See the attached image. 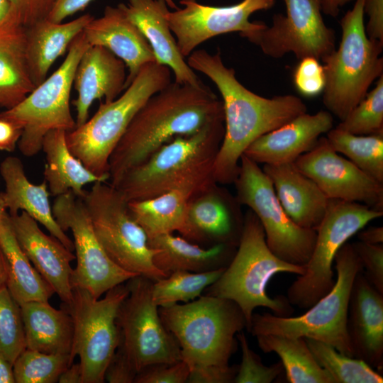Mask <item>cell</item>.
Returning a JSON list of instances; mask_svg holds the SVG:
<instances>
[{
    "label": "cell",
    "instance_id": "cell-1",
    "mask_svg": "<svg viewBox=\"0 0 383 383\" xmlns=\"http://www.w3.org/2000/svg\"><path fill=\"white\" fill-rule=\"evenodd\" d=\"M187 62L207 76L222 97L225 132L213 168L218 184L234 182L240 157L254 140L307 111L306 104L294 95L265 98L245 88L236 79L235 70L225 66L219 51L211 55L194 50Z\"/></svg>",
    "mask_w": 383,
    "mask_h": 383
},
{
    "label": "cell",
    "instance_id": "cell-2",
    "mask_svg": "<svg viewBox=\"0 0 383 383\" xmlns=\"http://www.w3.org/2000/svg\"><path fill=\"white\" fill-rule=\"evenodd\" d=\"M219 120H224L223 102L208 86L171 82L139 109L113 150L109 161L110 184L115 185L175 138L193 135Z\"/></svg>",
    "mask_w": 383,
    "mask_h": 383
},
{
    "label": "cell",
    "instance_id": "cell-3",
    "mask_svg": "<svg viewBox=\"0 0 383 383\" xmlns=\"http://www.w3.org/2000/svg\"><path fill=\"white\" fill-rule=\"evenodd\" d=\"M225 132L224 120L165 144L113 185L128 201L179 191L192 197L216 183L213 168Z\"/></svg>",
    "mask_w": 383,
    "mask_h": 383
},
{
    "label": "cell",
    "instance_id": "cell-4",
    "mask_svg": "<svg viewBox=\"0 0 383 383\" xmlns=\"http://www.w3.org/2000/svg\"><path fill=\"white\" fill-rule=\"evenodd\" d=\"M158 309L189 372L230 366L238 345L236 335L247 327L245 317L234 301L205 294L186 304Z\"/></svg>",
    "mask_w": 383,
    "mask_h": 383
},
{
    "label": "cell",
    "instance_id": "cell-5",
    "mask_svg": "<svg viewBox=\"0 0 383 383\" xmlns=\"http://www.w3.org/2000/svg\"><path fill=\"white\" fill-rule=\"evenodd\" d=\"M304 271V266L286 262L270 250L262 224L248 209L236 251L218 279L205 289L206 294L234 301L243 313L248 330L257 307L267 308L277 316H292L294 309L287 296L270 297L267 284L276 274L301 275Z\"/></svg>",
    "mask_w": 383,
    "mask_h": 383
},
{
    "label": "cell",
    "instance_id": "cell-6",
    "mask_svg": "<svg viewBox=\"0 0 383 383\" xmlns=\"http://www.w3.org/2000/svg\"><path fill=\"white\" fill-rule=\"evenodd\" d=\"M171 72L157 62L143 66L120 96L101 102L91 118L67 132L71 152L93 174L109 180V161L113 150L139 109L171 82Z\"/></svg>",
    "mask_w": 383,
    "mask_h": 383
},
{
    "label": "cell",
    "instance_id": "cell-7",
    "mask_svg": "<svg viewBox=\"0 0 383 383\" xmlns=\"http://www.w3.org/2000/svg\"><path fill=\"white\" fill-rule=\"evenodd\" d=\"M364 3L356 0L344 15L338 48L321 60L326 74L323 103L340 121L363 99L383 71V43L367 35Z\"/></svg>",
    "mask_w": 383,
    "mask_h": 383
},
{
    "label": "cell",
    "instance_id": "cell-8",
    "mask_svg": "<svg viewBox=\"0 0 383 383\" xmlns=\"http://www.w3.org/2000/svg\"><path fill=\"white\" fill-rule=\"evenodd\" d=\"M334 261L337 274L334 286L306 313L296 317L253 313L248 331L253 336L272 334L311 338L355 357L347 330L348 310L354 279L362 268L352 244L347 242L339 249Z\"/></svg>",
    "mask_w": 383,
    "mask_h": 383
},
{
    "label": "cell",
    "instance_id": "cell-9",
    "mask_svg": "<svg viewBox=\"0 0 383 383\" xmlns=\"http://www.w3.org/2000/svg\"><path fill=\"white\" fill-rule=\"evenodd\" d=\"M89 46L83 32L81 33L70 44L68 53L57 70L21 101L0 113V118L22 130L17 146L23 155L31 157L38 154L49 131L68 132L75 128L76 122L70 111V94L78 62Z\"/></svg>",
    "mask_w": 383,
    "mask_h": 383
},
{
    "label": "cell",
    "instance_id": "cell-10",
    "mask_svg": "<svg viewBox=\"0 0 383 383\" xmlns=\"http://www.w3.org/2000/svg\"><path fill=\"white\" fill-rule=\"evenodd\" d=\"M94 233L108 256L122 269L156 281L167 277L153 262L156 250L135 221L128 201L111 184L97 182L82 199Z\"/></svg>",
    "mask_w": 383,
    "mask_h": 383
},
{
    "label": "cell",
    "instance_id": "cell-11",
    "mask_svg": "<svg viewBox=\"0 0 383 383\" xmlns=\"http://www.w3.org/2000/svg\"><path fill=\"white\" fill-rule=\"evenodd\" d=\"M383 216L358 202L329 199L325 215L316 228L311 255L287 289V298L292 306L308 309L326 295L335 284L333 262L339 249L370 221Z\"/></svg>",
    "mask_w": 383,
    "mask_h": 383
},
{
    "label": "cell",
    "instance_id": "cell-12",
    "mask_svg": "<svg viewBox=\"0 0 383 383\" xmlns=\"http://www.w3.org/2000/svg\"><path fill=\"white\" fill-rule=\"evenodd\" d=\"M73 298L64 304L73 321L70 357L77 355L82 371V383H102L106 367L120 343L116 317L120 305L128 294L124 283L94 298L88 292L72 289Z\"/></svg>",
    "mask_w": 383,
    "mask_h": 383
},
{
    "label": "cell",
    "instance_id": "cell-13",
    "mask_svg": "<svg viewBox=\"0 0 383 383\" xmlns=\"http://www.w3.org/2000/svg\"><path fill=\"white\" fill-rule=\"evenodd\" d=\"M235 197L257 217L270 250L282 260L304 266L316 238V231L296 225L287 214L273 185L259 164L243 155L234 181Z\"/></svg>",
    "mask_w": 383,
    "mask_h": 383
},
{
    "label": "cell",
    "instance_id": "cell-14",
    "mask_svg": "<svg viewBox=\"0 0 383 383\" xmlns=\"http://www.w3.org/2000/svg\"><path fill=\"white\" fill-rule=\"evenodd\" d=\"M152 282L141 275L128 280V294L116 317L119 345L138 373L152 365L182 360L179 344L164 326L152 299Z\"/></svg>",
    "mask_w": 383,
    "mask_h": 383
},
{
    "label": "cell",
    "instance_id": "cell-15",
    "mask_svg": "<svg viewBox=\"0 0 383 383\" xmlns=\"http://www.w3.org/2000/svg\"><path fill=\"white\" fill-rule=\"evenodd\" d=\"M53 216L65 231L71 230L77 265L71 284L99 299L109 289L138 276L117 265L99 242L82 199L72 192L56 196Z\"/></svg>",
    "mask_w": 383,
    "mask_h": 383
},
{
    "label": "cell",
    "instance_id": "cell-16",
    "mask_svg": "<svg viewBox=\"0 0 383 383\" xmlns=\"http://www.w3.org/2000/svg\"><path fill=\"white\" fill-rule=\"evenodd\" d=\"M284 1L286 15H274L271 26L246 39L274 58L292 52L299 60L313 57L319 60L335 49L334 30L326 26L322 16V0Z\"/></svg>",
    "mask_w": 383,
    "mask_h": 383
},
{
    "label": "cell",
    "instance_id": "cell-17",
    "mask_svg": "<svg viewBox=\"0 0 383 383\" xmlns=\"http://www.w3.org/2000/svg\"><path fill=\"white\" fill-rule=\"evenodd\" d=\"M183 8L168 11L166 19L175 35L177 46L185 57L206 40L218 35L238 32L246 38L265 28L262 21H250L255 12L272 8L275 0H243L226 6H212L196 0H181Z\"/></svg>",
    "mask_w": 383,
    "mask_h": 383
},
{
    "label": "cell",
    "instance_id": "cell-18",
    "mask_svg": "<svg viewBox=\"0 0 383 383\" xmlns=\"http://www.w3.org/2000/svg\"><path fill=\"white\" fill-rule=\"evenodd\" d=\"M294 164L328 198L358 202L383 211V184L340 156L326 137H320L314 146Z\"/></svg>",
    "mask_w": 383,
    "mask_h": 383
},
{
    "label": "cell",
    "instance_id": "cell-19",
    "mask_svg": "<svg viewBox=\"0 0 383 383\" xmlns=\"http://www.w3.org/2000/svg\"><path fill=\"white\" fill-rule=\"evenodd\" d=\"M240 206L235 196L216 182L189 199L179 233L201 246L219 243L238 246L244 222Z\"/></svg>",
    "mask_w": 383,
    "mask_h": 383
},
{
    "label": "cell",
    "instance_id": "cell-20",
    "mask_svg": "<svg viewBox=\"0 0 383 383\" xmlns=\"http://www.w3.org/2000/svg\"><path fill=\"white\" fill-rule=\"evenodd\" d=\"M9 216L13 233L25 255L63 304H70L73 298L70 263L75 255L57 239L45 233L26 212Z\"/></svg>",
    "mask_w": 383,
    "mask_h": 383
},
{
    "label": "cell",
    "instance_id": "cell-21",
    "mask_svg": "<svg viewBox=\"0 0 383 383\" xmlns=\"http://www.w3.org/2000/svg\"><path fill=\"white\" fill-rule=\"evenodd\" d=\"M347 330L354 357L382 374L383 294L370 283L362 270L352 286Z\"/></svg>",
    "mask_w": 383,
    "mask_h": 383
},
{
    "label": "cell",
    "instance_id": "cell-22",
    "mask_svg": "<svg viewBox=\"0 0 383 383\" xmlns=\"http://www.w3.org/2000/svg\"><path fill=\"white\" fill-rule=\"evenodd\" d=\"M333 126V118L329 111L306 112L257 138L243 155L257 164L292 163L309 151L320 135Z\"/></svg>",
    "mask_w": 383,
    "mask_h": 383
},
{
    "label": "cell",
    "instance_id": "cell-23",
    "mask_svg": "<svg viewBox=\"0 0 383 383\" xmlns=\"http://www.w3.org/2000/svg\"><path fill=\"white\" fill-rule=\"evenodd\" d=\"M126 67L123 60L102 46L90 45L84 51L73 80L78 93L72 101L77 112L76 127L88 120L89 109L95 100L104 97L108 103L119 96L125 89Z\"/></svg>",
    "mask_w": 383,
    "mask_h": 383
},
{
    "label": "cell",
    "instance_id": "cell-24",
    "mask_svg": "<svg viewBox=\"0 0 383 383\" xmlns=\"http://www.w3.org/2000/svg\"><path fill=\"white\" fill-rule=\"evenodd\" d=\"M83 33L90 45L102 46L123 61L128 71L125 89L143 66L156 62L148 40L119 4L107 6L103 16L91 20Z\"/></svg>",
    "mask_w": 383,
    "mask_h": 383
},
{
    "label": "cell",
    "instance_id": "cell-25",
    "mask_svg": "<svg viewBox=\"0 0 383 383\" xmlns=\"http://www.w3.org/2000/svg\"><path fill=\"white\" fill-rule=\"evenodd\" d=\"M119 6L148 40L156 62L173 72L174 82L192 85L203 83L179 50L166 19L169 10L165 0H128L127 4Z\"/></svg>",
    "mask_w": 383,
    "mask_h": 383
},
{
    "label": "cell",
    "instance_id": "cell-26",
    "mask_svg": "<svg viewBox=\"0 0 383 383\" xmlns=\"http://www.w3.org/2000/svg\"><path fill=\"white\" fill-rule=\"evenodd\" d=\"M0 174L5 182V191L0 193V198L9 216L17 215L20 211L26 212L72 252L73 241L53 216L46 182H30L21 160L15 156H8L1 162Z\"/></svg>",
    "mask_w": 383,
    "mask_h": 383
},
{
    "label": "cell",
    "instance_id": "cell-27",
    "mask_svg": "<svg viewBox=\"0 0 383 383\" xmlns=\"http://www.w3.org/2000/svg\"><path fill=\"white\" fill-rule=\"evenodd\" d=\"M262 170L290 218L301 228L316 230L329 201L318 185L301 173L294 162L265 164Z\"/></svg>",
    "mask_w": 383,
    "mask_h": 383
},
{
    "label": "cell",
    "instance_id": "cell-28",
    "mask_svg": "<svg viewBox=\"0 0 383 383\" xmlns=\"http://www.w3.org/2000/svg\"><path fill=\"white\" fill-rule=\"evenodd\" d=\"M34 88L27 64L26 27L11 7L0 20V107H13Z\"/></svg>",
    "mask_w": 383,
    "mask_h": 383
},
{
    "label": "cell",
    "instance_id": "cell-29",
    "mask_svg": "<svg viewBox=\"0 0 383 383\" xmlns=\"http://www.w3.org/2000/svg\"><path fill=\"white\" fill-rule=\"evenodd\" d=\"M148 243L156 250L155 265L166 276L176 271L201 272L227 267L237 249L225 243L203 247L174 233L149 238Z\"/></svg>",
    "mask_w": 383,
    "mask_h": 383
},
{
    "label": "cell",
    "instance_id": "cell-30",
    "mask_svg": "<svg viewBox=\"0 0 383 383\" xmlns=\"http://www.w3.org/2000/svg\"><path fill=\"white\" fill-rule=\"evenodd\" d=\"M93 18L89 13L67 23L45 18L26 27L27 64L35 87L46 79L52 65Z\"/></svg>",
    "mask_w": 383,
    "mask_h": 383
},
{
    "label": "cell",
    "instance_id": "cell-31",
    "mask_svg": "<svg viewBox=\"0 0 383 383\" xmlns=\"http://www.w3.org/2000/svg\"><path fill=\"white\" fill-rule=\"evenodd\" d=\"M20 306L27 349L70 355L74 328L65 308L57 309L43 301H29Z\"/></svg>",
    "mask_w": 383,
    "mask_h": 383
},
{
    "label": "cell",
    "instance_id": "cell-32",
    "mask_svg": "<svg viewBox=\"0 0 383 383\" xmlns=\"http://www.w3.org/2000/svg\"><path fill=\"white\" fill-rule=\"evenodd\" d=\"M67 131L52 130L44 137L42 150L45 154L44 177L49 192L57 196L68 192L83 199L87 191L84 187L106 180L90 172L70 150Z\"/></svg>",
    "mask_w": 383,
    "mask_h": 383
},
{
    "label": "cell",
    "instance_id": "cell-33",
    "mask_svg": "<svg viewBox=\"0 0 383 383\" xmlns=\"http://www.w3.org/2000/svg\"><path fill=\"white\" fill-rule=\"evenodd\" d=\"M0 246L6 262V287L14 300L20 306L33 301H48L55 292L22 250L7 211L0 223Z\"/></svg>",
    "mask_w": 383,
    "mask_h": 383
},
{
    "label": "cell",
    "instance_id": "cell-34",
    "mask_svg": "<svg viewBox=\"0 0 383 383\" xmlns=\"http://www.w3.org/2000/svg\"><path fill=\"white\" fill-rule=\"evenodd\" d=\"M255 337L263 353H275L280 357L289 382L334 383L316 360L306 338L272 334Z\"/></svg>",
    "mask_w": 383,
    "mask_h": 383
},
{
    "label": "cell",
    "instance_id": "cell-35",
    "mask_svg": "<svg viewBox=\"0 0 383 383\" xmlns=\"http://www.w3.org/2000/svg\"><path fill=\"white\" fill-rule=\"evenodd\" d=\"M189 198L184 192L174 191L149 199L128 201V209L149 239L181 231Z\"/></svg>",
    "mask_w": 383,
    "mask_h": 383
},
{
    "label": "cell",
    "instance_id": "cell-36",
    "mask_svg": "<svg viewBox=\"0 0 383 383\" xmlns=\"http://www.w3.org/2000/svg\"><path fill=\"white\" fill-rule=\"evenodd\" d=\"M326 138L338 153L383 184V133L358 135L335 127L327 132Z\"/></svg>",
    "mask_w": 383,
    "mask_h": 383
},
{
    "label": "cell",
    "instance_id": "cell-37",
    "mask_svg": "<svg viewBox=\"0 0 383 383\" xmlns=\"http://www.w3.org/2000/svg\"><path fill=\"white\" fill-rule=\"evenodd\" d=\"M226 267L201 272H174L153 281L152 299L158 307L193 301L218 279Z\"/></svg>",
    "mask_w": 383,
    "mask_h": 383
},
{
    "label": "cell",
    "instance_id": "cell-38",
    "mask_svg": "<svg viewBox=\"0 0 383 383\" xmlns=\"http://www.w3.org/2000/svg\"><path fill=\"white\" fill-rule=\"evenodd\" d=\"M306 341L318 365L334 383H382V374L363 360L347 356L331 345L311 338Z\"/></svg>",
    "mask_w": 383,
    "mask_h": 383
},
{
    "label": "cell",
    "instance_id": "cell-39",
    "mask_svg": "<svg viewBox=\"0 0 383 383\" xmlns=\"http://www.w3.org/2000/svg\"><path fill=\"white\" fill-rule=\"evenodd\" d=\"M72 363L70 354L45 353L26 348L13 362L15 381L16 383H55Z\"/></svg>",
    "mask_w": 383,
    "mask_h": 383
},
{
    "label": "cell",
    "instance_id": "cell-40",
    "mask_svg": "<svg viewBox=\"0 0 383 383\" xmlns=\"http://www.w3.org/2000/svg\"><path fill=\"white\" fill-rule=\"evenodd\" d=\"M26 349L21 306L5 286L0 289V357L13 364Z\"/></svg>",
    "mask_w": 383,
    "mask_h": 383
},
{
    "label": "cell",
    "instance_id": "cell-41",
    "mask_svg": "<svg viewBox=\"0 0 383 383\" xmlns=\"http://www.w3.org/2000/svg\"><path fill=\"white\" fill-rule=\"evenodd\" d=\"M336 127L358 135L383 133V74Z\"/></svg>",
    "mask_w": 383,
    "mask_h": 383
},
{
    "label": "cell",
    "instance_id": "cell-42",
    "mask_svg": "<svg viewBox=\"0 0 383 383\" xmlns=\"http://www.w3.org/2000/svg\"><path fill=\"white\" fill-rule=\"evenodd\" d=\"M236 338L242 351V360L233 382L235 383H270L284 371L282 362L270 366L265 365L260 357L249 346L244 333L239 332Z\"/></svg>",
    "mask_w": 383,
    "mask_h": 383
},
{
    "label": "cell",
    "instance_id": "cell-43",
    "mask_svg": "<svg viewBox=\"0 0 383 383\" xmlns=\"http://www.w3.org/2000/svg\"><path fill=\"white\" fill-rule=\"evenodd\" d=\"M293 80L296 90L305 96H315L323 92L326 85L323 66L313 57L300 60L295 67Z\"/></svg>",
    "mask_w": 383,
    "mask_h": 383
},
{
    "label": "cell",
    "instance_id": "cell-44",
    "mask_svg": "<svg viewBox=\"0 0 383 383\" xmlns=\"http://www.w3.org/2000/svg\"><path fill=\"white\" fill-rule=\"evenodd\" d=\"M358 257L362 273L370 283L383 294V245L361 241L351 243Z\"/></svg>",
    "mask_w": 383,
    "mask_h": 383
},
{
    "label": "cell",
    "instance_id": "cell-45",
    "mask_svg": "<svg viewBox=\"0 0 383 383\" xmlns=\"http://www.w3.org/2000/svg\"><path fill=\"white\" fill-rule=\"evenodd\" d=\"M189 368L183 360L173 363H159L140 371L135 383H184L187 382Z\"/></svg>",
    "mask_w": 383,
    "mask_h": 383
},
{
    "label": "cell",
    "instance_id": "cell-46",
    "mask_svg": "<svg viewBox=\"0 0 383 383\" xmlns=\"http://www.w3.org/2000/svg\"><path fill=\"white\" fill-rule=\"evenodd\" d=\"M9 1L11 9L26 27L46 18L55 2V0Z\"/></svg>",
    "mask_w": 383,
    "mask_h": 383
},
{
    "label": "cell",
    "instance_id": "cell-47",
    "mask_svg": "<svg viewBox=\"0 0 383 383\" xmlns=\"http://www.w3.org/2000/svg\"><path fill=\"white\" fill-rule=\"evenodd\" d=\"M137 374V370L118 345L106 367L105 381L109 383H132L135 382Z\"/></svg>",
    "mask_w": 383,
    "mask_h": 383
},
{
    "label": "cell",
    "instance_id": "cell-48",
    "mask_svg": "<svg viewBox=\"0 0 383 383\" xmlns=\"http://www.w3.org/2000/svg\"><path fill=\"white\" fill-rule=\"evenodd\" d=\"M238 366L208 367L189 372L187 382L190 383H231L233 382Z\"/></svg>",
    "mask_w": 383,
    "mask_h": 383
},
{
    "label": "cell",
    "instance_id": "cell-49",
    "mask_svg": "<svg viewBox=\"0 0 383 383\" xmlns=\"http://www.w3.org/2000/svg\"><path fill=\"white\" fill-rule=\"evenodd\" d=\"M364 13L369 17L365 27L367 35L383 43V0H365Z\"/></svg>",
    "mask_w": 383,
    "mask_h": 383
},
{
    "label": "cell",
    "instance_id": "cell-50",
    "mask_svg": "<svg viewBox=\"0 0 383 383\" xmlns=\"http://www.w3.org/2000/svg\"><path fill=\"white\" fill-rule=\"evenodd\" d=\"M93 0H55L54 4L47 16V19L54 23L62 21L76 12L84 10ZM170 8L178 7L172 0H165Z\"/></svg>",
    "mask_w": 383,
    "mask_h": 383
},
{
    "label": "cell",
    "instance_id": "cell-51",
    "mask_svg": "<svg viewBox=\"0 0 383 383\" xmlns=\"http://www.w3.org/2000/svg\"><path fill=\"white\" fill-rule=\"evenodd\" d=\"M21 133L22 130L13 123L0 118V150L13 151Z\"/></svg>",
    "mask_w": 383,
    "mask_h": 383
},
{
    "label": "cell",
    "instance_id": "cell-52",
    "mask_svg": "<svg viewBox=\"0 0 383 383\" xmlns=\"http://www.w3.org/2000/svg\"><path fill=\"white\" fill-rule=\"evenodd\" d=\"M362 229L357 232V237L360 241L369 244H382V226H371L365 230Z\"/></svg>",
    "mask_w": 383,
    "mask_h": 383
},
{
    "label": "cell",
    "instance_id": "cell-53",
    "mask_svg": "<svg viewBox=\"0 0 383 383\" xmlns=\"http://www.w3.org/2000/svg\"><path fill=\"white\" fill-rule=\"evenodd\" d=\"M59 383H82V371L79 363H72L60 375Z\"/></svg>",
    "mask_w": 383,
    "mask_h": 383
},
{
    "label": "cell",
    "instance_id": "cell-54",
    "mask_svg": "<svg viewBox=\"0 0 383 383\" xmlns=\"http://www.w3.org/2000/svg\"><path fill=\"white\" fill-rule=\"evenodd\" d=\"M13 364L0 357V383H16Z\"/></svg>",
    "mask_w": 383,
    "mask_h": 383
},
{
    "label": "cell",
    "instance_id": "cell-55",
    "mask_svg": "<svg viewBox=\"0 0 383 383\" xmlns=\"http://www.w3.org/2000/svg\"><path fill=\"white\" fill-rule=\"evenodd\" d=\"M350 1L351 0H322V12L328 16H336L338 14L340 7Z\"/></svg>",
    "mask_w": 383,
    "mask_h": 383
},
{
    "label": "cell",
    "instance_id": "cell-56",
    "mask_svg": "<svg viewBox=\"0 0 383 383\" xmlns=\"http://www.w3.org/2000/svg\"><path fill=\"white\" fill-rule=\"evenodd\" d=\"M7 280L6 262L3 251L0 246V289L6 286Z\"/></svg>",
    "mask_w": 383,
    "mask_h": 383
},
{
    "label": "cell",
    "instance_id": "cell-57",
    "mask_svg": "<svg viewBox=\"0 0 383 383\" xmlns=\"http://www.w3.org/2000/svg\"><path fill=\"white\" fill-rule=\"evenodd\" d=\"M11 9L9 0H0V20L8 13Z\"/></svg>",
    "mask_w": 383,
    "mask_h": 383
},
{
    "label": "cell",
    "instance_id": "cell-58",
    "mask_svg": "<svg viewBox=\"0 0 383 383\" xmlns=\"http://www.w3.org/2000/svg\"><path fill=\"white\" fill-rule=\"evenodd\" d=\"M6 212V209L0 198V223L2 220V218L4 215V213Z\"/></svg>",
    "mask_w": 383,
    "mask_h": 383
}]
</instances>
